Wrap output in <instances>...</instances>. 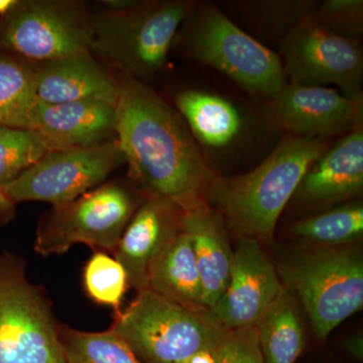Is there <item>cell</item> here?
<instances>
[{
  "label": "cell",
  "instance_id": "cell-1",
  "mask_svg": "<svg viewBox=\"0 0 363 363\" xmlns=\"http://www.w3.org/2000/svg\"><path fill=\"white\" fill-rule=\"evenodd\" d=\"M117 80L116 140L130 175L184 212L208 205L217 175L180 114L143 81L126 74Z\"/></svg>",
  "mask_w": 363,
  "mask_h": 363
},
{
  "label": "cell",
  "instance_id": "cell-2",
  "mask_svg": "<svg viewBox=\"0 0 363 363\" xmlns=\"http://www.w3.org/2000/svg\"><path fill=\"white\" fill-rule=\"evenodd\" d=\"M327 140L290 135L262 164L245 175H217L208 189V206L241 238L271 240L279 216L306 172L328 150Z\"/></svg>",
  "mask_w": 363,
  "mask_h": 363
},
{
  "label": "cell",
  "instance_id": "cell-3",
  "mask_svg": "<svg viewBox=\"0 0 363 363\" xmlns=\"http://www.w3.org/2000/svg\"><path fill=\"white\" fill-rule=\"evenodd\" d=\"M193 9L183 0L136 1L123 11L92 16L90 52L126 75L150 80L166 65L179 28Z\"/></svg>",
  "mask_w": 363,
  "mask_h": 363
},
{
  "label": "cell",
  "instance_id": "cell-4",
  "mask_svg": "<svg viewBox=\"0 0 363 363\" xmlns=\"http://www.w3.org/2000/svg\"><path fill=\"white\" fill-rule=\"evenodd\" d=\"M111 330L143 363H183L200 351L214 352L228 332L211 311L177 304L150 289L117 313Z\"/></svg>",
  "mask_w": 363,
  "mask_h": 363
},
{
  "label": "cell",
  "instance_id": "cell-5",
  "mask_svg": "<svg viewBox=\"0 0 363 363\" xmlns=\"http://www.w3.org/2000/svg\"><path fill=\"white\" fill-rule=\"evenodd\" d=\"M191 21L187 49L200 63L269 99L286 84L278 55L241 30L216 6L205 4Z\"/></svg>",
  "mask_w": 363,
  "mask_h": 363
},
{
  "label": "cell",
  "instance_id": "cell-6",
  "mask_svg": "<svg viewBox=\"0 0 363 363\" xmlns=\"http://www.w3.org/2000/svg\"><path fill=\"white\" fill-rule=\"evenodd\" d=\"M296 293L319 339L362 309L363 262L350 250H321L304 255L279 272Z\"/></svg>",
  "mask_w": 363,
  "mask_h": 363
},
{
  "label": "cell",
  "instance_id": "cell-7",
  "mask_svg": "<svg viewBox=\"0 0 363 363\" xmlns=\"http://www.w3.org/2000/svg\"><path fill=\"white\" fill-rule=\"evenodd\" d=\"M0 363H66L50 305L9 255H0Z\"/></svg>",
  "mask_w": 363,
  "mask_h": 363
},
{
  "label": "cell",
  "instance_id": "cell-8",
  "mask_svg": "<svg viewBox=\"0 0 363 363\" xmlns=\"http://www.w3.org/2000/svg\"><path fill=\"white\" fill-rule=\"evenodd\" d=\"M91 16L78 2L16 1L0 21V51L33 64L90 52Z\"/></svg>",
  "mask_w": 363,
  "mask_h": 363
},
{
  "label": "cell",
  "instance_id": "cell-9",
  "mask_svg": "<svg viewBox=\"0 0 363 363\" xmlns=\"http://www.w3.org/2000/svg\"><path fill=\"white\" fill-rule=\"evenodd\" d=\"M135 212V199L128 189L118 184L102 186L45 215L35 250L48 257L84 243L114 252Z\"/></svg>",
  "mask_w": 363,
  "mask_h": 363
},
{
  "label": "cell",
  "instance_id": "cell-10",
  "mask_svg": "<svg viewBox=\"0 0 363 363\" xmlns=\"http://www.w3.org/2000/svg\"><path fill=\"white\" fill-rule=\"evenodd\" d=\"M126 164L119 143L50 150L18 178L0 188L11 203L43 201L59 207L77 199Z\"/></svg>",
  "mask_w": 363,
  "mask_h": 363
},
{
  "label": "cell",
  "instance_id": "cell-11",
  "mask_svg": "<svg viewBox=\"0 0 363 363\" xmlns=\"http://www.w3.org/2000/svg\"><path fill=\"white\" fill-rule=\"evenodd\" d=\"M279 52L290 84L335 85L344 96L362 100L363 55L357 39L332 33L308 18L286 33Z\"/></svg>",
  "mask_w": 363,
  "mask_h": 363
},
{
  "label": "cell",
  "instance_id": "cell-12",
  "mask_svg": "<svg viewBox=\"0 0 363 363\" xmlns=\"http://www.w3.org/2000/svg\"><path fill=\"white\" fill-rule=\"evenodd\" d=\"M272 123L292 135L327 140L362 124V100L320 86L286 84L267 106Z\"/></svg>",
  "mask_w": 363,
  "mask_h": 363
},
{
  "label": "cell",
  "instance_id": "cell-13",
  "mask_svg": "<svg viewBox=\"0 0 363 363\" xmlns=\"http://www.w3.org/2000/svg\"><path fill=\"white\" fill-rule=\"evenodd\" d=\"M284 288L259 241L241 238L228 285L211 312L227 330L255 326Z\"/></svg>",
  "mask_w": 363,
  "mask_h": 363
},
{
  "label": "cell",
  "instance_id": "cell-14",
  "mask_svg": "<svg viewBox=\"0 0 363 363\" xmlns=\"http://www.w3.org/2000/svg\"><path fill=\"white\" fill-rule=\"evenodd\" d=\"M116 106L104 102L80 101L48 104L35 101L28 130L49 150L96 147L116 133Z\"/></svg>",
  "mask_w": 363,
  "mask_h": 363
},
{
  "label": "cell",
  "instance_id": "cell-15",
  "mask_svg": "<svg viewBox=\"0 0 363 363\" xmlns=\"http://www.w3.org/2000/svg\"><path fill=\"white\" fill-rule=\"evenodd\" d=\"M185 212L175 203L150 196L128 222L116 252V259L128 277V286L147 289L152 260L182 230Z\"/></svg>",
  "mask_w": 363,
  "mask_h": 363
},
{
  "label": "cell",
  "instance_id": "cell-16",
  "mask_svg": "<svg viewBox=\"0 0 363 363\" xmlns=\"http://www.w3.org/2000/svg\"><path fill=\"white\" fill-rule=\"evenodd\" d=\"M35 65L37 101L48 104L96 101L116 105L118 80L95 61L91 52Z\"/></svg>",
  "mask_w": 363,
  "mask_h": 363
},
{
  "label": "cell",
  "instance_id": "cell-17",
  "mask_svg": "<svg viewBox=\"0 0 363 363\" xmlns=\"http://www.w3.org/2000/svg\"><path fill=\"white\" fill-rule=\"evenodd\" d=\"M363 187L362 124L322 155L303 177L295 194L309 205H327L359 194Z\"/></svg>",
  "mask_w": 363,
  "mask_h": 363
},
{
  "label": "cell",
  "instance_id": "cell-18",
  "mask_svg": "<svg viewBox=\"0 0 363 363\" xmlns=\"http://www.w3.org/2000/svg\"><path fill=\"white\" fill-rule=\"evenodd\" d=\"M224 222L220 214L205 205L185 212L182 223L192 243L204 303L209 311L225 292L233 269V252Z\"/></svg>",
  "mask_w": 363,
  "mask_h": 363
},
{
  "label": "cell",
  "instance_id": "cell-19",
  "mask_svg": "<svg viewBox=\"0 0 363 363\" xmlns=\"http://www.w3.org/2000/svg\"><path fill=\"white\" fill-rule=\"evenodd\" d=\"M147 289L177 304L208 310L192 243L183 227L150 262Z\"/></svg>",
  "mask_w": 363,
  "mask_h": 363
},
{
  "label": "cell",
  "instance_id": "cell-20",
  "mask_svg": "<svg viewBox=\"0 0 363 363\" xmlns=\"http://www.w3.org/2000/svg\"><path fill=\"white\" fill-rule=\"evenodd\" d=\"M176 105L194 138L208 147H225L240 133L238 109L218 95L184 91L177 96Z\"/></svg>",
  "mask_w": 363,
  "mask_h": 363
},
{
  "label": "cell",
  "instance_id": "cell-21",
  "mask_svg": "<svg viewBox=\"0 0 363 363\" xmlns=\"http://www.w3.org/2000/svg\"><path fill=\"white\" fill-rule=\"evenodd\" d=\"M264 363H295L305 333L294 294L284 288L257 324Z\"/></svg>",
  "mask_w": 363,
  "mask_h": 363
},
{
  "label": "cell",
  "instance_id": "cell-22",
  "mask_svg": "<svg viewBox=\"0 0 363 363\" xmlns=\"http://www.w3.org/2000/svg\"><path fill=\"white\" fill-rule=\"evenodd\" d=\"M35 97V65L0 51V126L28 130Z\"/></svg>",
  "mask_w": 363,
  "mask_h": 363
},
{
  "label": "cell",
  "instance_id": "cell-23",
  "mask_svg": "<svg viewBox=\"0 0 363 363\" xmlns=\"http://www.w3.org/2000/svg\"><path fill=\"white\" fill-rule=\"evenodd\" d=\"M66 363H143L111 330L60 331Z\"/></svg>",
  "mask_w": 363,
  "mask_h": 363
},
{
  "label": "cell",
  "instance_id": "cell-24",
  "mask_svg": "<svg viewBox=\"0 0 363 363\" xmlns=\"http://www.w3.org/2000/svg\"><path fill=\"white\" fill-rule=\"evenodd\" d=\"M291 233L316 242L337 245L359 238L363 233L362 204H348L296 222Z\"/></svg>",
  "mask_w": 363,
  "mask_h": 363
},
{
  "label": "cell",
  "instance_id": "cell-25",
  "mask_svg": "<svg viewBox=\"0 0 363 363\" xmlns=\"http://www.w3.org/2000/svg\"><path fill=\"white\" fill-rule=\"evenodd\" d=\"M50 152L32 130L0 126V188Z\"/></svg>",
  "mask_w": 363,
  "mask_h": 363
},
{
  "label": "cell",
  "instance_id": "cell-26",
  "mask_svg": "<svg viewBox=\"0 0 363 363\" xmlns=\"http://www.w3.org/2000/svg\"><path fill=\"white\" fill-rule=\"evenodd\" d=\"M84 285L95 302L118 310L128 286V277L116 259L106 253L96 252L86 264Z\"/></svg>",
  "mask_w": 363,
  "mask_h": 363
},
{
  "label": "cell",
  "instance_id": "cell-27",
  "mask_svg": "<svg viewBox=\"0 0 363 363\" xmlns=\"http://www.w3.org/2000/svg\"><path fill=\"white\" fill-rule=\"evenodd\" d=\"M240 11L262 30L286 33L308 20L319 6L317 1H247L238 2Z\"/></svg>",
  "mask_w": 363,
  "mask_h": 363
},
{
  "label": "cell",
  "instance_id": "cell-28",
  "mask_svg": "<svg viewBox=\"0 0 363 363\" xmlns=\"http://www.w3.org/2000/svg\"><path fill=\"white\" fill-rule=\"evenodd\" d=\"M362 0H326L309 20L343 37L355 39L362 32Z\"/></svg>",
  "mask_w": 363,
  "mask_h": 363
},
{
  "label": "cell",
  "instance_id": "cell-29",
  "mask_svg": "<svg viewBox=\"0 0 363 363\" xmlns=\"http://www.w3.org/2000/svg\"><path fill=\"white\" fill-rule=\"evenodd\" d=\"M213 354L216 363H264L257 325L228 330Z\"/></svg>",
  "mask_w": 363,
  "mask_h": 363
},
{
  "label": "cell",
  "instance_id": "cell-30",
  "mask_svg": "<svg viewBox=\"0 0 363 363\" xmlns=\"http://www.w3.org/2000/svg\"><path fill=\"white\" fill-rule=\"evenodd\" d=\"M183 363H216L213 352L200 351L186 359Z\"/></svg>",
  "mask_w": 363,
  "mask_h": 363
},
{
  "label": "cell",
  "instance_id": "cell-31",
  "mask_svg": "<svg viewBox=\"0 0 363 363\" xmlns=\"http://www.w3.org/2000/svg\"><path fill=\"white\" fill-rule=\"evenodd\" d=\"M135 2L133 0H108V1H104V4L108 6L111 11H123L133 6Z\"/></svg>",
  "mask_w": 363,
  "mask_h": 363
},
{
  "label": "cell",
  "instance_id": "cell-32",
  "mask_svg": "<svg viewBox=\"0 0 363 363\" xmlns=\"http://www.w3.org/2000/svg\"><path fill=\"white\" fill-rule=\"evenodd\" d=\"M348 350L351 354L354 355L357 359H362V338L355 339V340H351V342L348 344Z\"/></svg>",
  "mask_w": 363,
  "mask_h": 363
},
{
  "label": "cell",
  "instance_id": "cell-33",
  "mask_svg": "<svg viewBox=\"0 0 363 363\" xmlns=\"http://www.w3.org/2000/svg\"><path fill=\"white\" fill-rule=\"evenodd\" d=\"M18 0H0V16H6L14 6Z\"/></svg>",
  "mask_w": 363,
  "mask_h": 363
},
{
  "label": "cell",
  "instance_id": "cell-34",
  "mask_svg": "<svg viewBox=\"0 0 363 363\" xmlns=\"http://www.w3.org/2000/svg\"><path fill=\"white\" fill-rule=\"evenodd\" d=\"M13 203L7 199L6 196L2 193L0 190V214L4 213V212L9 211L13 207Z\"/></svg>",
  "mask_w": 363,
  "mask_h": 363
}]
</instances>
